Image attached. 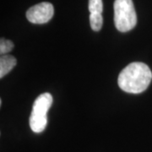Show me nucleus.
<instances>
[{
	"label": "nucleus",
	"instance_id": "obj_1",
	"mask_svg": "<svg viewBox=\"0 0 152 152\" xmlns=\"http://www.w3.org/2000/svg\"><path fill=\"white\" fill-rule=\"evenodd\" d=\"M152 80L151 69L144 63H132L118 75V84L125 92L139 94L146 90Z\"/></svg>",
	"mask_w": 152,
	"mask_h": 152
},
{
	"label": "nucleus",
	"instance_id": "obj_2",
	"mask_svg": "<svg viewBox=\"0 0 152 152\" xmlns=\"http://www.w3.org/2000/svg\"><path fill=\"white\" fill-rule=\"evenodd\" d=\"M114 24L121 32L131 31L137 24V15L133 0H115Z\"/></svg>",
	"mask_w": 152,
	"mask_h": 152
},
{
	"label": "nucleus",
	"instance_id": "obj_3",
	"mask_svg": "<svg viewBox=\"0 0 152 152\" xmlns=\"http://www.w3.org/2000/svg\"><path fill=\"white\" fill-rule=\"evenodd\" d=\"M53 104V96L50 93L40 95L34 102L30 116V127L34 133H42L45 130L48 118L47 113Z\"/></svg>",
	"mask_w": 152,
	"mask_h": 152
},
{
	"label": "nucleus",
	"instance_id": "obj_4",
	"mask_svg": "<svg viewBox=\"0 0 152 152\" xmlns=\"http://www.w3.org/2000/svg\"><path fill=\"white\" fill-rule=\"evenodd\" d=\"M53 14L54 9L53 4L43 2L30 8L26 11V18L33 24H45L53 18Z\"/></svg>",
	"mask_w": 152,
	"mask_h": 152
},
{
	"label": "nucleus",
	"instance_id": "obj_5",
	"mask_svg": "<svg viewBox=\"0 0 152 152\" xmlns=\"http://www.w3.org/2000/svg\"><path fill=\"white\" fill-rule=\"evenodd\" d=\"M17 60L14 56L4 55L0 58V78L9 74L16 65Z\"/></svg>",
	"mask_w": 152,
	"mask_h": 152
},
{
	"label": "nucleus",
	"instance_id": "obj_6",
	"mask_svg": "<svg viewBox=\"0 0 152 152\" xmlns=\"http://www.w3.org/2000/svg\"><path fill=\"white\" fill-rule=\"evenodd\" d=\"M90 24L94 31H99L103 24V18L100 13H92L90 15Z\"/></svg>",
	"mask_w": 152,
	"mask_h": 152
},
{
	"label": "nucleus",
	"instance_id": "obj_7",
	"mask_svg": "<svg viewBox=\"0 0 152 152\" xmlns=\"http://www.w3.org/2000/svg\"><path fill=\"white\" fill-rule=\"evenodd\" d=\"M103 10L102 0H89V11L92 13H100L102 14Z\"/></svg>",
	"mask_w": 152,
	"mask_h": 152
},
{
	"label": "nucleus",
	"instance_id": "obj_8",
	"mask_svg": "<svg viewBox=\"0 0 152 152\" xmlns=\"http://www.w3.org/2000/svg\"><path fill=\"white\" fill-rule=\"evenodd\" d=\"M14 48V43L10 40H7L4 38H1L0 41V53L6 54L9 52H10L11 50Z\"/></svg>",
	"mask_w": 152,
	"mask_h": 152
}]
</instances>
